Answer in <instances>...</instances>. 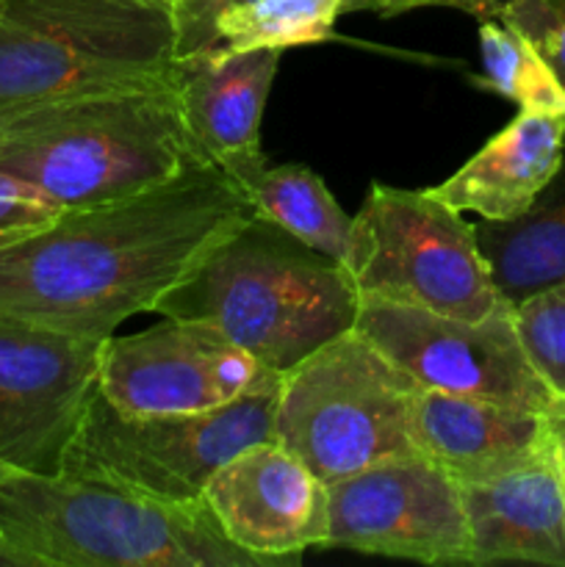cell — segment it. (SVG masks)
<instances>
[{"label": "cell", "instance_id": "cell-17", "mask_svg": "<svg viewBox=\"0 0 565 567\" xmlns=\"http://www.w3.org/2000/svg\"><path fill=\"white\" fill-rule=\"evenodd\" d=\"M565 153V116L518 111L454 175L430 188L454 210L485 221H513L557 175Z\"/></svg>", "mask_w": 565, "mask_h": 567}, {"label": "cell", "instance_id": "cell-25", "mask_svg": "<svg viewBox=\"0 0 565 567\" xmlns=\"http://www.w3.org/2000/svg\"><path fill=\"white\" fill-rule=\"evenodd\" d=\"M374 14L393 17L413 9H454L460 14H469L474 20H496L513 0H371Z\"/></svg>", "mask_w": 565, "mask_h": 567}, {"label": "cell", "instance_id": "cell-11", "mask_svg": "<svg viewBox=\"0 0 565 567\" xmlns=\"http://www.w3.org/2000/svg\"><path fill=\"white\" fill-rule=\"evenodd\" d=\"M100 338L0 316V460L39 474L61 463L100 391Z\"/></svg>", "mask_w": 565, "mask_h": 567}, {"label": "cell", "instance_id": "cell-16", "mask_svg": "<svg viewBox=\"0 0 565 567\" xmlns=\"http://www.w3.org/2000/svg\"><path fill=\"white\" fill-rule=\"evenodd\" d=\"M415 446L458 485L487 482L521 468L548 446L543 413L474 396L419 388Z\"/></svg>", "mask_w": 565, "mask_h": 567}, {"label": "cell", "instance_id": "cell-21", "mask_svg": "<svg viewBox=\"0 0 565 567\" xmlns=\"http://www.w3.org/2000/svg\"><path fill=\"white\" fill-rule=\"evenodd\" d=\"M482 89L513 100L530 114L565 116V86L535 48L504 20L480 22Z\"/></svg>", "mask_w": 565, "mask_h": 567}, {"label": "cell", "instance_id": "cell-4", "mask_svg": "<svg viewBox=\"0 0 565 567\" xmlns=\"http://www.w3.org/2000/svg\"><path fill=\"white\" fill-rule=\"evenodd\" d=\"M0 532L37 567H269L203 502L177 504L0 460Z\"/></svg>", "mask_w": 565, "mask_h": 567}, {"label": "cell", "instance_id": "cell-7", "mask_svg": "<svg viewBox=\"0 0 565 567\" xmlns=\"http://www.w3.org/2000/svg\"><path fill=\"white\" fill-rule=\"evenodd\" d=\"M360 299L480 321L510 308L474 225L430 188L371 183L352 216L347 260Z\"/></svg>", "mask_w": 565, "mask_h": 567}, {"label": "cell", "instance_id": "cell-29", "mask_svg": "<svg viewBox=\"0 0 565 567\" xmlns=\"http://www.w3.org/2000/svg\"><path fill=\"white\" fill-rule=\"evenodd\" d=\"M166 3H170V0H166Z\"/></svg>", "mask_w": 565, "mask_h": 567}, {"label": "cell", "instance_id": "cell-20", "mask_svg": "<svg viewBox=\"0 0 565 567\" xmlns=\"http://www.w3.org/2000/svg\"><path fill=\"white\" fill-rule=\"evenodd\" d=\"M253 214L282 227L316 252L343 264L352 238V216L336 203L314 169L305 164L266 166L247 188Z\"/></svg>", "mask_w": 565, "mask_h": 567}, {"label": "cell", "instance_id": "cell-10", "mask_svg": "<svg viewBox=\"0 0 565 567\" xmlns=\"http://www.w3.org/2000/svg\"><path fill=\"white\" fill-rule=\"evenodd\" d=\"M327 548L424 565H471L460 485L421 452L382 460L327 485Z\"/></svg>", "mask_w": 565, "mask_h": 567}, {"label": "cell", "instance_id": "cell-8", "mask_svg": "<svg viewBox=\"0 0 565 567\" xmlns=\"http://www.w3.org/2000/svg\"><path fill=\"white\" fill-rule=\"evenodd\" d=\"M277 388L205 413L125 415L92 399L61 474L100 480L164 502H203L216 468L244 446L271 441Z\"/></svg>", "mask_w": 565, "mask_h": 567}, {"label": "cell", "instance_id": "cell-15", "mask_svg": "<svg viewBox=\"0 0 565 567\" xmlns=\"http://www.w3.org/2000/svg\"><path fill=\"white\" fill-rule=\"evenodd\" d=\"M460 496L471 565L565 567V487L552 446L496 480L460 485Z\"/></svg>", "mask_w": 565, "mask_h": 567}, {"label": "cell", "instance_id": "cell-18", "mask_svg": "<svg viewBox=\"0 0 565 567\" xmlns=\"http://www.w3.org/2000/svg\"><path fill=\"white\" fill-rule=\"evenodd\" d=\"M175 61L258 48L327 42L338 17L374 11L371 0H170Z\"/></svg>", "mask_w": 565, "mask_h": 567}, {"label": "cell", "instance_id": "cell-28", "mask_svg": "<svg viewBox=\"0 0 565 567\" xmlns=\"http://www.w3.org/2000/svg\"><path fill=\"white\" fill-rule=\"evenodd\" d=\"M0 9H3V0H0Z\"/></svg>", "mask_w": 565, "mask_h": 567}, {"label": "cell", "instance_id": "cell-19", "mask_svg": "<svg viewBox=\"0 0 565 567\" xmlns=\"http://www.w3.org/2000/svg\"><path fill=\"white\" fill-rule=\"evenodd\" d=\"M493 282L510 305L541 288L565 282V153L524 216L474 225Z\"/></svg>", "mask_w": 565, "mask_h": 567}, {"label": "cell", "instance_id": "cell-12", "mask_svg": "<svg viewBox=\"0 0 565 567\" xmlns=\"http://www.w3.org/2000/svg\"><path fill=\"white\" fill-rule=\"evenodd\" d=\"M203 504L233 546L269 567L327 548V485L275 437L225 460L205 482Z\"/></svg>", "mask_w": 565, "mask_h": 567}, {"label": "cell", "instance_id": "cell-6", "mask_svg": "<svg viewBox=\"0 0 565 567\" xmlns=\"http://www.w3.org/2000/svg\"><path fill=\"white\" fill-rule=\"evenodd\" d=\"M415 393L419 385L352 327L280 377L271 437L332 485L419 452Z\"/></svg>", "mask_w": 565, "mask_h": 567}, {"label": "cell", "instance_id": "cell-14", "mask_svg": "<svg viewBox=\"0 0 565 567\" xmlns=\"http://www.w3.org/2000/svg\"><path fill=\"white\" fill-rule=\"evenodd\" d=\"M282 50L258 48L230 55L175 61L181 114L205 164L225 172L247 192L266 169L260 122Z\"/></svg>", "mask_w": 565, "mask_h": 567}, {"label": "cell", "instance_id": "cell-13", "mask_svg": "<svg viewBox=\"0 0 565 567\" xmlns=\"http://www.w3.org/2000/svg\"><path fill=\"white\" fill-rule=\"evenodd\" d=\"M227 338L194 321L164 319L100 349V396L125 415L205 413L236 399L222 382Z\"/></svg>", "mask_w": 565, "mask_h": 567}, {"label": "cell", "instance_id": "cell-22", "mask_svg": "<svg viewBox=\"0 0 565 567\" xmlns=\"http://www.w3.org/2000/svg\"><path fill=\"white\" fill-rule=\"evenodd\" d=\"M513 321L535 374L552 396H565V282L515 302Z\"/></svg>", "mask_w": 565, "mask_h": 567}, {"label": "cell", "instance_id": "cell-1", "mask_svg": "<svg viewBox=\"0 0 565 567\" xmlns=\"http://www.w3.org/2000/svg\"><path fill=\"white\" fill-rule=\"evenodd\" d=\"M249 216L244 188L216 166L136 197L64 210L48 230L0 252V316L105 341L131 316L155 313Z\"/></svg>", "mask_w": 565, "mask_h": 567}, {"label": "cell", "instance_id": "cell-27", "mask_svg": "<svg viewBox=\"0 0 565 567\" xmlns=\"http://www.w3.org/2000/svg\"><path fill=\"white\" fill-rule=\"evenodd\" d=\"M0 567H37L28 554H22L14 543H9L0 532Z\"/></svg>", "mask_w": 565, "mask_h": 567}, {"label": "cell", "instance_id": "cell-26", "mask_svg": "<svg viewBox=\"0 0 565 567\" xmlns=\"http://www.w3.org/2000/svg\"><path fill=\"white\" fill-rule=\"evenodd\" d=\"M543 421H546L548 446H552L554 463H557L559 480L565 487V396L548 399L546 410H543Z\"/></svg>", "mask_w": 565, "mask_h": 567}, {"label": "cell", "instance_id": "cell-5", "mask_svg": "<svg viewBox=\"0 0 565 567\" xmlns=\"http://www.w3.org/2000/svg\"><path fill=\"white\" fill-rule=\"evenodd\" d=\"M172 70L166 0H3L0 109L153 86Z\"/></svg>", "mask_w": 565, "mask_h": 567}, {"label": "cell", "instance_id": "cell-23", "mask_svg": "<svg viewBox=\"0 0 565 567\" xmlns=\"http://www.w3.org/2000/svg\"><path fill=\"white\" fill-rule=\"evenodd\" d=\"M61 214L64 208L42 188L0 169V252L48 230Z\"/></svg>", "mask_w": 565, "mask_h": 567}, {"label": "cell", "instance_id": "cell-3", "mask_svg": "<svg viewBox=\"0 0 565 567\" xmlns=\"http://www.w3.org/2000/svg\"><path fill=\"white\" fill-rule=\"evenodd\" d=\"M360 302L347 266L253 214L155 305V313L210 327L282 377L352 330Z\"/></svg>", "mask_w": 565, "mask_h": 567}, {"label": "cell", "instance_id": "cell-24", "mask_svg": "<svg viewBox=\"0 0 565 567\" xmlns=\"http://www.w3.org/2000/svg\"><path fill=\"white\" fill-rule=\"evenodd\" d=\"M496 20L513 25L565 86V0H513Z\"/></svg>", "mask_w": 565, "mask_h": 567}, {"label": "cell", "instance_id": "cell-2", "mask_svg": "<svg viewBox=\"0 0 565 567\" xmlns=\"http://www.w3.org/2000/svg\"><path fill=\"white\" fill-rule=\"evenodd\" d=\"M175 83L0 109V169L64 210L136 197L199 169Z\"/></svg>", "mask_w": 565, "mask_h": 567}, {"label": "cell", "instance_id": "cell-9", "mask_svg": "<svg viewBox=\"0 0 565 567\" xmlns=\"http://www.w3.org/2000/svg\"><path fill=\"white\" fill-rule=\"evenodd\" d=\"M355 330L363 332L419 388L537 413L552 399L521 347L513 305L487 319L469 321L363 299Z\"/></svg>", "mask_w": 565, "mask_h": 567}]
</instances>
